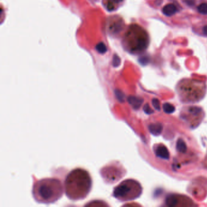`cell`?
<instances>
[{
	"mask_svg": "<svg viewBox=\"0 0 207 207\" xmlns=\"http://www.w3.org/2000/svg\"><path fill=\"white\" fill-rule=\"evenodd\" d=\"M59 181L55 179H44L40 181L33 188V195L40 202H54L61 196Z\"/></svg>",
	"mask_w": 207,
	"mask_h": 207,
	"instance_id": "obj_1",
	"label": "cell"
},
{
	"mask_svg": "<svg viewBox=\"0 0 207 207\" xmlns=\"http://www.w3.org/2000/svg\"><path fill=\"white\" fill-rule=\"evenodd\" d=\"M177 92L181 102L196 103L202 100L206 93L204 83L196 81L182 82L177 88Z\"/></svg>",
	"mask_w": 207,
	"mask_h": 207,
	"instance_id": "obj_2",
	"label": "cell"
},
{
	"mask_svg": "<svg viewBox=\"0 0 207 207\" xmlns=\"http://www.w3.org/2000/svg\"><path fill=\"white\" fill-rule=\"evenodd\" d=\"M66 189L71 187H75L70 191L66 193L68 196L71 192H74V195L71 198L74 199L77 189L79 192V199H82L81 197H85L90 190L91 186V181L90 177L85 171L81 170H76L72 171L67 177L66 181Z\"/></svg>",
	"mask_w": 207,
	"mask_h": 207,
	"instance_id": "obj_3",
	"label": "cell"
},
{
	"mask_svg": "<svg viewBox=\"0 0 207 207\" xmlns=\"http://www.w3.org/2000/svg\"><path fill=\"white\" fill-rule=\"evenodd\" d=\"M142 191V187L137 182L127 180L115 187L113 195L120 201H128L139 197Z\"/></svg>",
	"mask_w": 207,
	"mask_h": 207,
	"instance_id": "obj_4",
	"label": "cell"
},
{
	"mask_svg": "<svg viewBox=\"0 0 207 207\" xmlns=\"http://www.w3.org/2000/svg\"><path fill=\"white\" fill-rule=\"evenodd\" d=\"M155 153L156 156L161 159H168L170 153L167 148L163 144H158L155 148Z\"/></svg>",
	"mask_w": 207,
	"mask_h": 207,
	"instance_id": "obj_5",
	"label": "cell"
},
{
	"mask_svg": "<svg viewBox=\"0 0 207 207\" xmlns=\"http://www.w3.org/2000/svg\"><path fill=\"white\" fill-rule=\"evenodd\" d=\"M177 11V7L173 4H168L165 5L162 9L163 13L167 16L174 15Z\"/></svg>",
	"mask_w": 207,
	"mask_h": 207,
	"instance_id": "obj_6",
	"label": "cell"
},
{
	"mask_svg": "<svg viewBox=\"0 0 207 207\" xmlns=\"http://www.w3.org/2000/svg\"><path fill=\"white\" fill-rule=\"evenodd\" d=\"M162 125L159 123L151 124L149 126V130L154 135H159L162 131Z\"/></svg>",
	"mask_w": 207,
	"mask_h": 207,
	"instance_id": "obj_7",
	"label": "cell"
},
{
	"mask_svg": "<svg viewBox=\"0 0 207 207\" xmlns=\"http://www.w3.org/2000/svg\"><path fill=\"white\" fill-rule=\"evenodd\" d=\"M187 145L183 139H179L177 142V149L181 153H185L187 151Z\"/></svg>",
	"mask_w": 207,
	"mask_h": 207,
	"instance_id": "obj_8",
	"label": "cell"
},
{
	"mask_svg": "<svg viewBox=\"0 0 207 207\" xmlns=\"http://www.w3.org/2000/svg\"><path fill=\"white\" fill-rule=\"evenodd\" d=\"M163 109L166 113L171 114L174 112L175 107L170 103H165L163 105Z\"/></svg>",
	"mask_w": 207,
	"mask_h": 207,
	"instance_id": "obj_9",
	"label": "cell"
},
{
	"mask_svg": "<svg viewBox=\"0 0 207 207\" xmlns=\"http://www.w3.org/2000/svg\"><path fill=\"white\" fill-rule=\"evenodd\" d=\"M198 12L202 15H207V3L204 2L198 7Z\"/></svg>",
	"mask_w": 207,
	"mask_h": 207,
	"instance_id": "obj_10",
	"label": "cell"
},
{
	"mask_svg": "<svg viewBox=\"0 0 207 207\" xmlns=\"http://www.w3.org/2000/svg\"><path fill=\"white\" fill-rule=\"evenodd\" d=\"M96 49L100 54H104L107 51L106 46L103 43H99L96 46Z\"/></svg>",
	"mask_w": 207,
	"mask_h": 207,
	"instance_id": "obj_11",
	"label": "cell"
},
{
	"mask_svg": "<svg viewBox=\"0 0 207 207\" xmlns=\"http://www.w3.org/2000/svg\"><path fill=\"white\" fill-rule=\"evenodd\" d=\"M153 104L154 106V107L157 109V110H160V102L159 101L158 99H154L153 100Z\"/></svg>",
	"mask_w": 207,
	"mask_h": 207,
	"instance_id": "obj_12",
	"label": "cell"
},
{
	"mask_svg": "<svg viewBox=\"0 0 207 207\" xmlns=\"http://www.w3.org/2000/svg\"><path fill=\"white\" fill-rule=\"evenodd\" d=\"M120 63V59L117 55L114 56V60H113V64L115 66H117Z\"/></svg>",
	"mask_w": 207,
	"mask_h": 207,
	"instance_id": "obj_13",
	"label": "cell"
},
{
	"mask_svg": "<svg viewBox=\"0 0 207 207\" xmlns=\"http://www.w3.org/2000/svg\"><path fill=\"white\" fill-rule=\"evenodd\" d=\"M149 61V58L148 57H142L140 58V63L142 65H146Z\"/></svg>",
	"mask_w": 207,
	"mask_h": 207,
	"instance_id": "obj_14",
	"label": "cell"
},
{
	"mask_svg": "<svg viewBox=\"0 0 207 207\" xmlns=\"http://www.w3.org/2000/svg\"><path fill=\"white\" fill-rule=\"evenodd\" d=\"M144 110H145V112L147 113V114H152V113L153 112V110L149 107V106L148 104H146V105L145 106V107H144Z\"/></svg>",
	"mask_w": 207,
	"mask_h": 207,
	"instance_id": "obj_15",
	"label": "cell"
},
{
	"mask_svg": "<svg viewBox=\"0 0 207 207\" xmlns=\"http://www.w3.org/2000/svg\"><path fill=\"white\" fill-rule=\"evenodd\" d=\"M185 2L190 5H193L195 4V0H185Z\"/></svg>",
	"mask_w": 207,
	"mask_h": 207,
	"instance_id": "obj_16",
	"label": "cell"
},
{
	"mask_svg": "<svg viewBox=\"0 0 207 207\" xmlns=\"http://www.w3.org/2000/svg\"><path fill=\"white\" fill-rule=\"evenodd\" d=\"M109 1L112 2V4H118L119 2H121L123 0H109Z\"/></svg>",
	"mask_w": 207,
	"mask_h": 207,
	"instance_id": "obj_17",
	"label": "cell"
},
{
	"mask_svg": "<svg viewBox=\"0 0 207 207\" xmlns=\"http://www.w3.org/2000/svg\"><path fill=\"white\" fill-rule=\"evenodd\" d=\"M203 32H204V33L205 35L207 36V26H205L204 27V28H203Z\"/></svg>",
	"mask_w": 207,
	"mask_h": 207,
	"instance_id": "obj_18",
	"label": "cell"
},
{
	"mask_svg": "<svg viewBox=\"0 0 207 207\" xmlns=\"http://www.w3.org/2000/svg\"><path fill=\"white\" fill-rule=\"evenodd\" d=\"M206 159H207V158H206Z\"/></svg>",
	"mask_w": 207,
	"mask_h": 207,
	"instance_id": "obj_19",
	"label": "cell"
}]
</instances>
